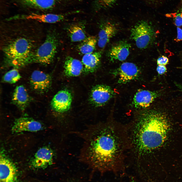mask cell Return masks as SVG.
Returning a JSON list of instances; mask_svg holds the SVG:
<instances>
[{"mask_svg":"<svg viewBox=\"0 0 182 182\" xmlns=\"http://www.w3.org/2000/svg\"><path fill=\"white\" fill-rule=\"evenodd\" d=\"M87 133L81 154L83 162L101 172L124 168L129 147L126 125L109 121L94 126Z\"/></svg>","mask_w":182,"mask_h":182,"instance_id":"1","label":"cell"},{"mask_svg":"<svg viewBox=\"0 0 182 182\" xmlns=\"http://www.w3.org/2000/svg\"><path fill=\"white\" fill-rule=\"evenodd\" d=\"M170 125L164 114L154 110L140 112L127 124L131 151L137 157L147 158L164 143Z\"/></svg>","mask_w":182,"mask_h":182,"instance_id":"2","label":"cell"},{"mask_svg":"<svg viewBox=\"0 0 182 182\" xmlns=\"http://www.w3.org/2000/svg\"><path fill=\"white\" fill-rule=\"evenodd\" d=\"M1 27L3 67L18 69L31 63L33 56L44 40L41 29L32 25Z\"/></svg>","mask_w":182,"mask_h":182,"instance_id":"3","label":"cell"},{"mask_svg":"<svg viewBox=\"0 0 182 182\" xmlns=\"http://www.w3.org/2000/svg\"><path fill=\"white\" fill-rule=\"evenodd\" d=\"M58 42L56 35L52 32H48L43 41L33 56L31 63H36L44 65L50 64L56 53Z\"/></svg>","mask_w":182,"mask_h":182,"instance_id":"4","label":"cell"},{"mask_svg":"<svg viewBox=\"0 0 182 182\" xmlns=\"http://www.w3.org/2000/svg\"><path fill=\"white\" fill-rule=\"evenodd\" d=\"M155 32L151 26L147 21L138 22L131 29L130 36L140 49L147 48L153 40Z\"/></svg>","mask_w":182,"mask_h":182,"instance_id":"5","label":"cell"},{"mask_svg":"<svg viewBox=\"0 0 182 182\" xmlns=\"http://www.w3.org/2000/svg\"><path fill=\"white\" fill-rule=\"evenodd\" d=\"M115 94L114 91L109 86L103 84L97 85L91 90L89 101L95 106H101L106 104Z\"/></svg>","mask_w":182,"mask_h":182,"instance_id":"6","label":"cell"},{"mask_svg":"<svg viewBox=\"0 0 182 182\" xmlns=\"http://www.w3.org/2000/svg\"><path fill=\"white\" fill-rule=\"evenodd\" d=\"M0 182H17V170L13 162L3 152L0 156Z\"/></svg>","mask_w":182,"mask_h":182,"instance_id":"7","label":"cell"},{"mask_svg":"<svg viewBox=\"0 0 182 182\" xmlns=\"http://www.w3.org/2000/svg\"><path fill=\"white\" fill-rule=\"evenodd\" d=\"M52 79L49 74L42 71L36 70L32 73L30 83L32 89L40 94L47 92L51 85Z\"/></svg>","mask_w":182,"mask_h":182,"instance_id":"8","label":"cell"},{"mask_svg":"<svg viewBox=\"0 0 182 182\" xmlns=\"http://www.w3.org/2000/svg\"><path fill=\"white\" fill-rule=\"evenodd\" d=\"M114 73L118 77L119 83L125 84L137 79L140 76V71L134 64L126 62L122 64Z\"/></svg>","mask_w":182,"mask_h":182,"instance_id":"9","label":"cell"},{"mask_svg":"<svg viewBox=\"0 0 182 182\" xmlns=\"http://www.w3.org/2000/svg\"><path fill=\"white\" fill-rule=\"evenodd\" d=\"M41 123L30 118L21 117L14 121L11 128L13 133H17L26 131L35 132L42 129Z\"/></svg>","mask_w":182,"mask_h":182,"instance_id":"10","label":"cell"},{"mask_svg":"<svg viewBox=\"0 0 182 182\" xmlns=\"http://www.w3.org/2000/svg\"><path fill=\"white\" fill-rule=\"evenodd\" d=\"M52 13L37 14L32 13L27 15L15 16L12 18L13 20H34L39 22L48 23H54L64 20L69 14Z\"/></svg>","mask_w":182,"mask_h":182,"instance_id":"11","label":"cell"},{"mask_svg":"<svg viewBox=\"0 0 182 182\" xmlns=\"http://www.w3.org/2000/svg\"><path fill=\"white\" fill-rule=\"evenodd\" d=\"M72 101L71 93L66 90L58 92L54 96L51 102V106L53 110L58 112H63L70 108Z\"/></svg>","mask_w":182,"mask_h":182,"instance_id":"12","label":"cell"},{"mask_svg":"<svg viewBox=\"0 0 182 182\" xmlns=\"http://www.w3.org/2000/svg\"><path fill=\"white\" fill-rule=\"evenodd\" d=\"M54 153L52 150L47 147L39 149L35 153L31 165L35 168H43L53 163Z\"/></svg>","mask_w":182,"mask_h":182,"instance_id":"13","label":"cell"},{"mask_svg":"<svg viewBox=\"0 0 182 182\" xmlns=\"http://www.w3.org/2000/svg\"><path fill=\"white\" fill-rule=\"evenodd\" d=\"M158 95V93L155 92L139 90L134 95L132 104L136 108H145L150 106Z\"/></svg>","mask_w":182,"mask_h":182,"instance_id":"14","label":"cell"},{"mask_svg":"<svg viewBox=\"0 0 182 182\" xmlns=\"http://www.w3.org/2000/svg\"><path fill=\"white\" fill-rule=\"evenodd\" d=\"M130 44L125 41H120L116 43L111 48L108 56L111 61H123L129 55Z\"/></svg>","mask_w":182,"mask_h":182,"instance_id":"15","label":"cell"},{"mask_svg":"<svg viewBox=\"0 0 182 182\" xmlns=\"http://www.w3.org/2000/svg\"><path fill=\"white\" fill-rule=\"evenodd\" d=\"M29 96L25 87L23 85L16 87L13 93L12 101L20 110L24 111L30 102Z\"/></svg>","mask_w":182,"mask_h":182,"instance_id":"16","label":"cell"},{"mask_svg":"<svg viewBox=\"0 0 182 182\" xmlns=\"http://www.w3.org/2000/svg\"><path fill=\"white\" fill-rule=\"evenodd\" d=\"M102 26L99 32L97 42L98 47L101 48L105 47L117 31L115 26L111 22H106Z\"/></svg>","mask_w":182,"mask_h":182,"instance_id":"17","label":"cell"},{"mask_svg":"<svg viewBox=\"0 0 182 182\" xmlns=\"http://www.w3.org/2000/svg\"><path fill=\"white\" fill-rule=\"evenodd\" d=\"M64 68V74L68 77L78 76L81 74L84 70L82 62L70 56L66 58Z\"/></svg>","mask_w":182,"mask_h":182,"instance_id":"18","label":"cell"},{"mask_svg":"<svg viewBox=\"0 0 182 182\" xmlns=\"http://www.w3.org/2000/svg\"><path fill=\"white\" fill-rule=\"evenodd\" d=\"M101 53L99 52H93L84 55L82 62L86 72L92 73L96 71L100 64Z\"/></svg>","mask_w":182,"mask_h":182,"instance_id":"19","label":"cell"},{"mask_svg":"<svg viewBox=\"0 0 182 182\" xmlns=\"http://www.w3.org/2000/svg\"><path fill=\"white\" fill-rule=\"evenodd\" d=\"M81 24H74L71 25L68 29V32L72 42L82 41L87 37L85 31Z\"/></svg>","mask_w":182,"mask_h":182,"instance_id":"20","label":"cell"},{"mask_svg":"<svg viewBox=\"0 0 182 182\" xmlns=\"http://www.w3.org/2000/svg\"><path fill=\"white\" fill-rule=\"evenodd\" d=\"M97 42V39L95 36L87 37L79 44L78 49L81 54L84 55L91 53L95 50Z\"/></svg>","mask_w":182,"mask_h":182,"instance_id":"21","label":"cell"},{"mask_svg":"<svg viewBox=\"0 0 182 182\" xmlns=\"http://www.w3.org/2000/svg\"><path fill=\"white\" fill-rule=\"evenodd\" d=\"M28 5L42 10H47L54 6L55 0H22Z\"/></svg>","mask_w":182,"mask_h":182,"instance_id":"22","label":"cell"},{"mask_svg":"<svg viewBox=\"0 0 182 182\" xmlns=\"http://www.w3.org/2000/svg\"><path fill=\"white\" fill-rule=\"evenodd\" d=\"M21 77L17 69L14 68L5 74L2 80L4 82L13 84L18 81Z\"/></svg>","mask_w":182,"mask_h":182,"instance_id":"23","label":"cell"},{"mask_svg":"<svg viewBox=\"0 0 182 182\" xmlns=\"http://www.w3.org/2000/svg\"><path fill=\"white\" fill-rule=\"evenodd\" d=\"M117 0H95L94 4L95 10L99 11L111 7Z\"/></svg>","mask_w":182,"mask_h":182,"instance_id":"24","label":"cell"},{"mask_svg":"<svg viewBox=\"0 0 182 182\" xmlns=\"http://www.w3.org/2000/svg\"><path fill=\"white\" fill-rule=\"evenodd\" d=\"M176 12L166 14V16L173 18L174 25L177 27L182 26V8Z\"/></svg>","mask_w":182,"mask_h":182,"instance_id":"25","label":"cell"},{"mask_svg":"<svg viewBox=\"0 0 182 182\" xmlns=\"http://www.w3.org/2000/svg\"><path fill=\"white\" fill-rule=\"evenodd\" d=\"M168 62L169 59L168 58L164 56L159 57L157 60V63L158 65H165L168 64Z\"/></svg>","mask_w":182,"mask_h":182,"instance_id":"26","label":"cell"},{"mask_svg":"<svg viewBox=\"0 0 182 182\" xmlns=\"http://www.w3.org/2000/svg\"><path fill=\"white\" fill-rule=\"evenodd\" d=\"M177 36L175 40L177 42L182 40V26L177 27Z\"/></svg>","mask_w":182,"mask_h":182,"instance_id":"27","label":"cell"},{"mask_svg":"<svg viewBox=\"0 0 182 182\" xmlns=\"http://www.w3.org/2000/svg\"><path fill=\"white\" fill-rule=\"evenodd\" d=\"M156 71L159 74L162 75L166 72L167 68L165 65H158L156 68Z\"/></svg>","mask_w":182,"mask_h":182,"instance_id":"28","label":"cell"},{"mask_svg":"<svg viewBox=\"0 0 182 182\" xmlns=\"http://www.w3.org/2000/svg\"><path fill=\"white\" fill-rule=\"evenodd\" d=\"M148 2H154L157 1L158 0H146Z\"/></svg>","mask_w":182,"mask_h":182,"instance_id":"29","label":"cell"},{"mask_svg":"<svg viewBox=\"0 0 182 182\" xmlns=\"http://www.w3.org/2000/svg\"></svg>","mask_w":182,"mask_h":182,"instance_id":"30","label":"cell"}]
</instances>
